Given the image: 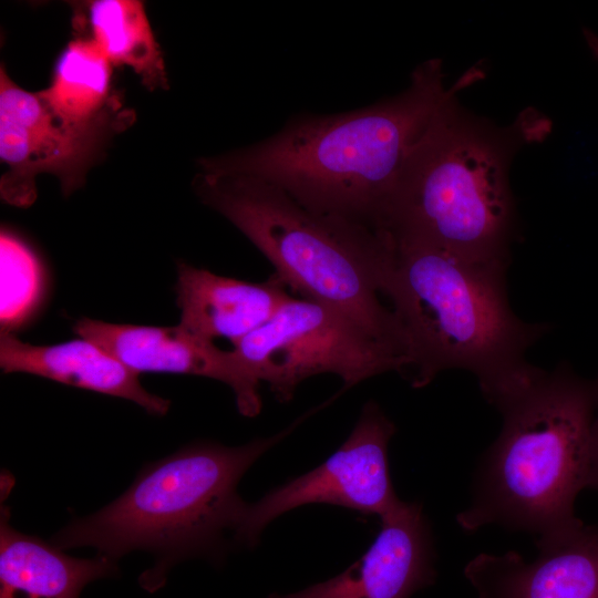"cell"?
Returning a JSON list of instances; mask_svg holds the SVG:
<instances>
[{
	"mask_svg": "<svg viewBox=\"0 0 598 598\" xmlns=\"http://www.w3.org/2000/svg\"><path fill=\"white\" fill-rule=\"evenodd\" d=\"M367 262L399 322L412 388L439 373H472L485 400L499 410L538 374L526 352L550 330L512 309L507 264L471 259L378 228Z\"/></svg>",
	"mask_w": 598,
	"mask_h": 598,
	"instance_id": "1",
	"label": "cell"
},
{
	"mask_svg": "<svg viewBox=\"0 0 598 598\" xmlns=\"http://www.w3.org/2000/svg\"><path fill=\"white\" fill-rule=\"evenodd\" d=\"M482 76L472 68L446 86L442 61L427 60L396 95L348 112L297 114L260 142L202 157L200 172L256 177L317 214L378 227L437 110Z\"/></svg>",
	"mask_w": 598,
	"mask_h": 598,
	"instance_id": "2",
	"label": "cell"
},
{
	"mask_svg": "<svg viewBox=\"0 0 598 598\" xmlns=\"http://www.w3.org/2000/svg\"><path fill=\"white\" fill-rule=\"evenodd\" d=\"M549 131V120L536 110L501 127L466 111L453 95L411 152L379 227L471 259L509 265L516 215L508 167L522 146Z\"/></svg>",
	"mask_w": 598,
	"mask_h": 598,
	"instance_id": "3",
	"label": "cell"
},
{
	"mask_svg": "<svg viewBox=\"0 0 598 598\" xmlns=\"http://www.w3.org/2000/svg\"><path fill=\"white\" fill-rule=\"evenodd\" d=\"M596 406L595 379L566 361L540 369L498 410L502 430L478 464L460 527L495 524L542 538L579 524L575 501L588 487Z\"/></svg>",
	"mask_w": 598,
	"mask_h": 598,
	"instance_id": "4",
	"label": "cell"
},
{
	"mask_svg": "<svg viewBox=\"0 0 598 598\" xmlns=\"http://www.w3.org/2000/svg\"><path fill=\"white\" fill-rule=\"evenodd\" d=\"M296 425L236 447L189 444L147 465L121 496L70 522L50 542L63 550L93 547L115 560L135 549L151 551L156 561L140 585L153 592L177 561L219 554L224 533L235 532L246 504L237 493L240 478Z\"/></svg>",
	"mask_w": 598,
	"mask_h": 598,
	"instance_id": "5",
	"label": "cell"
},
{
	"mask_svg": "<svg viewBox=\"0 0 598 598\" xmlns=\"http://www.w3.org/2000/svg\"><path fill=\"white\" fill-rule=\"evenodd\" d=\"M195 188L259 249L288 288L341 312L405 359L399 322L382 303L367 265L371 227L317 214L251 176L200 172Z\"/></svg>",
	"mask_w": 598,
	"mask_h": 598,
	"instance_id": "6",
	"label": "cell"
},
{
	"mask_svg": "<svg viewBox=\"0 0 598 598\" xmlns=\"http://www.w3.org/2000/svg\"><path fill=\"white\" fill-rule=\"evenodd\" d=\"M280 402L306 379L332 373L344 389L384 372L401 375L405 359L341 312L311 299L286 301L274 317L233 348Z\"/></svg>",
	"mask_w": 598,
	"mask_h": 598,
	"instance_id": "7",
	"label": "cell"
},
{
	"mask_svg": "<svg viewBox=\"0 0 598 598\" xmlns=\"http://www.w3.org/2000/svg\"><path fill=\"white\" fill-rule=\"evenodd\" d=\"M395 430L380 405L368 401L348 439L322 464L245 504L235 538L254 546L270 522L303 505H338L380 518L391 512L402 502L393 488L388 458Z\"/></svg>",
	"mask_w": 598,
	"mask_h": 598,
	"instance_id": "8",
	"label": "cell"
},
{
	"mask_svg": "<svg viewBox=\"0 0 598 598\" xmlns=\"http://www.w3.org/2000/svg\"><path fill=\"white\" fill-rule=\"evenodd\" d=\"M107 117L74 124L60 117L41 92L17 85L0 71V157L8 169L0 182L2 199L18 207L35 197V177L55 175L64 195L79 188L97 156Z\"/></svg>",
	"mask_w": 598,
	"mask_h": 598,
	"instance_id": "9",
	"label": "cell"
},
{
	"mask_svg": "<svg viewBox=\"0 0 598 598\" xmlns=\"http://www.w3.org/2000/svg\"><path fill=\"white\" fill-rule=\"evenodd\" d=\"M73 330L137 374L164 372L210 378L231 388L240 414L252 417L261 410L260 382L236 351L219 349L213 341L189 332L179 323L152 327L82 318Z\"/></svg>",
	"mask_w": 598,
	"mask_h": 598,
	"instance_id": "10",
	"label": "cell"
},
{
	"mask_svg": "<svg viewBox=\"0 0 598 598\" xmlns=\"http://www.w3.org/2000/svg\"><path fill=\"white\" fill-rule=\"evenodd\" d=\"M537 557L480 554L464 568L477 598H598V525L537 538Z\"/></svg>",
	"mask_w": 598,
	"mask_h": 598,
	"instance_id": "11",
	"label": "cell"
},
{
	"mask_svg": "<svg viewBox=\"0 0 598 598\" xmlns=\"http://www.w3.org/2000/svg\"><path fill=\"white\" fill-rule=\"evenodd\" d=\"M435 553L422 505L401 502L381 517L371 546L341 574L291 594L268 598H410L434 584Z\"/></svg>",
	"mask_w": 598,
	"mask_h": 598,
	"instance_id": "12",
	"label": "cell"
},
{
	"mask_svg": "<svg viewBox=\"0 0 598 598\" xmlns=\"http://www.w3.org/2000/svg\"><path fill=\"white\" fill-rule=\"evenodd\" d=\"M287 288L276 272L262 282H249L178 262L175 289L179 324L213 342L228 339L234 347L291 298Z\"/></svg>",
	"mask_w": 598,
	"mask_h": 598,
	"instance_id": "13",
	"label": "cell"
},
{
	"mask_svg": "<svg viewBox=\"0 0 598 598\" xmlns=\"http://www.w3.org/2000/svg\"><path fill=\"white\" fill-rule=\"evenodd\" d=\"M0 365L4 373H30L68 385L135 402L146 412L164 415L171 402L146 391L136 372L86 339L54 346H33L11 332L0 339Z\"/></svg>",
	"mask_w": 598,
	"mask_h": 598,
	"instance_id": "14",
	"label": "cell"
},
{
	"mask_svg": "<svg viewBox=\"0 0 598 598\" xmlns=\"http://www.w3.org/2000/svg\"><path fill=\"white\" fill-rule=\"evenodd\" d=\"M118 573L116 560L69 556L40 537L18 532L1 507L0 598H79L91 581Z\"/></svg>",
	"mask_w": 598,
	"mask_h": 598,
	"instance_id": "15",
	"label": "cell"
},
{
	"mask_svg": "<svg viewBox=\"0 0 598 598\" xmlns=\"http://www.w3.org/2000/svg\"><path fill=\"white\" fill-rule=\"evenodd\" d=\"M92 40L112 64L131 68L151 90L167 84L162 52L137 0H95L87 9Z\"/></svg>",
	"mask_w": 598,
	"mask_h": 598,
	"instance_id": "16",
	"label": "cell"
},
{
	"mask_svg": "<svg viewBox=\"0 0 598 598\" xmlns=\"http://www.w3.org/2000/svg\"><path fill=\"white\" fill-rule=\"evenodd\" d=\"M111 78L112 63L100 47L92 39H80L62 52L50 86L41 93L63 120L92 124L106 117Z\"/></svg>",
	"mask_w": 598,
	"mask_h": 598,
	"instance_id": "17",
	"label": "cell"
},
{
	"mask_svg": "<svg viewBox=\"0 0 598 598\" xmlns=\"http://www.w3.org/2000/svg\"><path fill=\"white\" fill-rule=\"evenodd\" d=\"M1 270L14 276L13 279L1 278V288L7 289L14 285L8 292L1 293V322L2 327L13 320V313L18 315L30 309L28 306L37 299L39 261L34 252L19 237L2 230L1 233Z\"/></svg>",
	"mask_w": 598,
	"mask_h": 598,
	"instance_id": "18",
	"label": "cell"
},
{
	"mask_svg": "<svg viewBox=\"0 0 598 598\" xmlns=\"http://www.w3.org/2000/svg\"><path fill=\"white\" fill-rule=\"evenodd\" d=\"M595 381L597 386V406L590 439L588 487L598 491V375Z\"/></svg>",
	"mask_w": 598,
	"mask_h": 598,
	"instance_id": "19",
	"label": "cell"
},
{
	"mask_svg": "<svg viewBox=\"0 0 598 598\" xmlns=\"http://www.w3.org/2000/svg\"><path fill=\"white\" fill-rule=\"evenodd\" d=\"M582 33L588 49L594 58L598 61V35L589 29H584Z\"/></svg>",
	"mask_w": 598,
	"mask_h": 598,
	"instance_id": "20",
	"label": "cell"
}]
</instances>
